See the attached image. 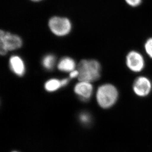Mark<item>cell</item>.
Returning a JSON list of instances; mask_svg holds the SVG:
<instances>
[{"mask_svg":"<svg viewBox=\"0 0 152 152\" xmlns=\"http://www.w3.org/2000/svg\"><path fill=\"white\" fill-rule=\"evenodd\" d=\"M77 70L79 72L78 78L80 81L90 83L101 77V65L95 60H82L78 65Z\"/></svg>","mask_w":152,"mask_h":152,"instance_id":"cell-1","label":"cell"},{"mask_svg":"<svg viewBox=\"0 0 152 152\" xmlns=\"http://www.w3.org/2000/svg\"><path fill=\"white\" fill-rule=\"evenodd\" d=\"M119 92L117 88L111 84L102 85L96 92V100L101 107L107 109L112 107L118 99Z\"/></svg>","mask_w":152,"mask_h":152,"instance_id":"cell-2","label":"cell"},{"mask_svg":"<svg viewBox=\"0 0 152 152\" xmlns=\"http://www.w3.org/2000/svg\"><path fill=\"white\" fill-rule=\"evenodd\" d=\"M22 43V40L18 36L1 31L0 53L1 55L7 54L9 51L15 50L20 48Z\"/></svg>","mask_w":152,"mask_h":152,"instance_id":"cell-3","label":"cell"},{"mask_svg":"<svg viewBox=\"0 0 152 152\" xmlns=\"http://www.w3.org/2000/svg\"><path fill=\"white\" fill-rule=\"evenodd\" d=\"M48 25L52 32L58 36H66L70 32L72 29L70 21L65 17H52L49 20Z\"/></svg>","mask_w":152,"mask_h":152,"instance_id":"cell-4","label":"cell"},{"mask_svg":"<svg viewBox=\"0 0 152 152\" xmlns=\"http://www.w3.org/2000/svg\"><path fill=\"white\" fill-rule=\"evenodd\" d=\"M126 65L131 72L139 73L145 67V61L143 56L137 51L129 52L126 57Z\"/></svg>","mask_w":152,"mask_h":152,"instance_id":"cell-5","label":"cell"},{"mask_svg":"<svg viewBox=\"0 0 152 152\" xmlns=\"http://www.w3.org/2000/svg\"><path fill=\"white\" fill-rule=\"evenodd\" d=\"M132 89L135 95L140 97H145L149 95L152 89L150 79L146 76H140L134 81Z\"/></svg>","mask_w":152,"mask_h":152,"instance_id":"cell-6","label":"cell"},{"mask_svg":"<svg viewBox=\"0 0 152 152\" xmlns=\"http://www.w3.org/2000/svg\"><path fill=\"white\" fill-rule=\"evenodd\" d=\"M93 87L90 82L80 81L75 85V92L82 101L87 102L92 96Z\"/></svg>","mask_w":152,"mask_h":152,"instance_id":"cell-7","label":"cell"},{"mask_svg":"<svg viewBox=\"0 0 152 152\" xmlns=\"http://www.w3.org/2000/svg\"><path fill=\"white\" fill-rule=\"evenodd\" d=\"M10 69L15 75L23 76L25 72V66L22 59L18 56H12L10 59Z\"/></svg>","mask_w":152,"mask_h":152,"instance_id":"cell-8","label":"cell"},{"mask_svg":"<svg viewBox=\"0 0 152 152\" xmlns=\"http://www.w3.org/2000/svg\"><path fill=\"white\" fill-rule=\"evenodd\" d=\"M58 69L62 72H72L75 70L76 64L73 59L69 57L62 58L58 64Z\"/></svg>","mask_w":152,"mask_h":152,"instance_id":"cell-9","label":"cell"},{"mask_svg":"<svg viewBox=\"0 0 152 152\" xmlns=\"http://www.w3.org/2000/svg\"><path fill=\"white\" fill-rule=\"evenodd\" d=\"M62 87L61 82L57 79H51L45 83V89L48 92H54Z\"/></svg>","mask_w":152,"mask_h":152,"instance_id":"cell-10","label":"cell"},{"mask_svg":"<svg viewBox=\"0 0 152 152\" xmlns=\"http://www.w3.org/2000/svg\"><path fill=\"white\" fill-rule=\"evenodd\" d=\"M56 63V58L52 54L47 55L43 58L42 63L43 67L47 70H52L54 67Z\"/></svg>","mask_w":152,"mask_h":152,"instance_id":"cell-11","label":"cell"},{"mask_svg":"<svg viewBox=\"0 0 152 152\" xmlns=\"http://www.w3.org/2000/svg\"><path fill=\"white\" fill-rule=\"evenodd\" d=\"M144 48L148 57L152 59V37L148 38L145 41Z\"/></svg>","mask_w":152,"mask_h":152,"instance_id":"cell-12","label":"cell"},{"mask_svg":"<svg viewBox=\"0 0 152 152\" xmlns=\"http://www.w3.org/2000/svg\"><path fill=\"white\" fill-rule=\"evenodd\" d=\"M128 6L132 7H137L140 6L142 0H125Z\"/></svg>","mask_w":152,"mask_h":152,"instance_id":"cell-13","label":"cell"},{"mask_svg":"<svg viewBox=\"0 0 152 152\" xmlns=\"http://www.w3.org/2000/svg\"><path fill=\"white\" fill-rule=\"evenodd\" d=\"M80 120L83 123H87L89 122V120H90V117H89L88 115L87 114H83L82 115L80 116Z\"/></svg>","mask_w":152,"mask_h":152,"instance_id":"cell-14","label":"cell"},{"mask_svg":"<svg viewBox=\"0 0 152 152\" xmlns=\"http://www.w3.org/2000/svg\"><path fill=\"white\" fill-rule=\"evenodd\" d=\"M79 75V72L78 71L77 69L76 70H74L70 72L69 74V77L70 78H73L78 77Z\"/></svg>","mask_w":152,"mask_h":152,"instance_id":"cell-15","label":"cell"},{"mask_svg":"<svg viewBox=\"0 0 152 152\" xmlns=\"http://www.w3.org/2000/svg\"><path fill=\"white\" fill-rule=\"evenodd\" d=\"M61 82L62 87L65 86L69 83V79L68 78H65V79H62V80H61Z\"/></svg>","mask_w":152,"mask_h":152,"instance_id":"cell-16","label":"cell"},{"mask_svg":"<svg viewBox=\"0 0 152 152\" xmlns=\"http://www.w3.org/2000/svg\"><path fill=\"white\" fill-rule=\"evenodd\" d=\"M32 1H40V0H32Z\"/></svg>","mask_w":152,"mask_h":152,"instance_id":"cell-17","label":"cell"},{"mask_svg":"<svg viewBox=\"0 0 152 152\" xmlns=\"http://www.w3.org/2000/svg\"></svg>","mask_w":152,"mask_h":152,"instance_id":"cell-18","label":"cell"}]
</instances>
